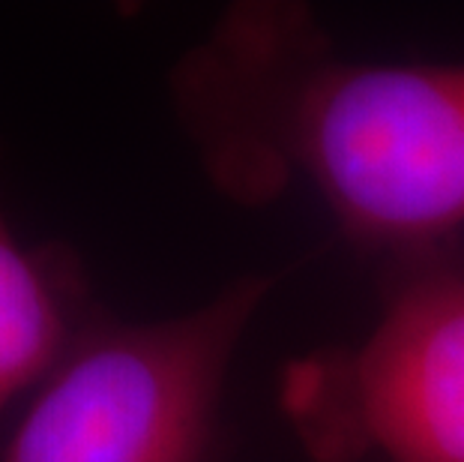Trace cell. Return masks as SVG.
I'll return each mask as SVG.
<instances>
[{
    "label": "cell",
    "mask_w": 464,
    "mask_h": 462,
    "mask_svg": "<svg viewBox=\"0 0 464 462\" xmlns=\"http://www.w3.org/2000/svg\"><path fill=\"white\" fill-rule=\"evenodd\" d=\"M213 181L258 202L291 169L351 234L426 243L464 222V64L285 66L279 13L234 9L174 70Z\"/></svg>",
    "instance_id": "1"
},
{
    "label": "cell",
    "mask_w": 464,
    "mask_h": 462,
    "mask_svg": "<svg viewBox=\"0 0 464 462\" xmlns=\"http://www.w3.org/2000/svg\"><path fill=\"white\" fill-rule=\"evenodd\" d=\"M285 406L324 462H464V273H413L362 346L288 372Z\"/></svg>",
    "instance_id": "3"
},
{
    "label": "cell",
    "mask_w": 464,
    "mask_h": 462,
    "mask_svg": "<svg viewBox=\"0 0 464 462\" xmlns=\"http://www.w3.org/2000/svg\"><path fill=\"white\" fill-rule=\"evenodd\" d=\"M84 319L72 261L24 250L0 211V408L52 376Z\"/></svg>",
    "instance_id": "4"
},
{
    "label": "cell",
    "mask_w": 464,
    "mask_h": 462,
    "mask_svg": "<svg viewBox=\"0 0 464 462\" xmlns=\"http://www.w3.org/2000/svg\"><path fill=\"white\" fill-rule=\"evenodd\" d=\"M266 285L246 277L168 321L84 319L0 462H207L225 369Z\"/></svg>",
    "instance_id": "2"
}]
</instances>
